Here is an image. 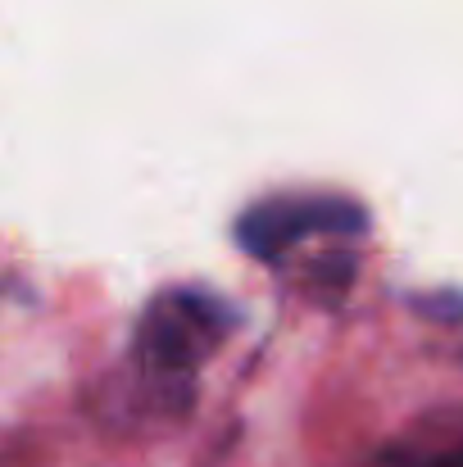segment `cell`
Wrapping results in <instances>:
<instances>
[{"label": "cell", "mask_w": 463, "mask_h": 467, "mask_svg": "<svg viewBox=\"0 0 463 467\" xmlns=\"http://www.w3.org/2000/svg\"><path fill=\"white\" fill-rule=\"evenodd\" d=\"M237 309L205 286H168L137 317L132 372L146 386V404L186 413L200 363L227 340Z\"/></svg>", "instance_id": "cell-1"}, {"label": "cell", "mask_w": 463, "mask_h": 467, "mask_svg": "<svg viewBox=\"0 0 463 467\" xmlns=\"http://www.w3.org/2000/svg\"><path fill=\"white\" fill-rule=\"evenodd\" d=\"M232 236L250 259L278 268L291 250L309 245L313 236H327V241L368 236V209L336 191H287V195H268L241 209Z\"/></svg>", "instance_id": "cell-2"}, {"label": "cell", "mask_w": 463, "mask_h": 467, "mask_svg": "<svg viewBox=\"0 0 463 467\" xmlns=\"http://www.w3.org/2000/svg\"><path fill=\"white\" fill-rule=\"evenodd\" d=\"M354 282V254L350 250H336L327 259H313V268L305 273V291L322 305H336Z\"/></svg>", "instance_id": "cell-3"}, {"label": "cell", "mask_w": 463, "mask_h": 467, "mask_svg": "<svg viewBox=\"0 0 463 467\" xmlns=\"http://www.w3.org/2000/svg\"><path fill=\"white\" fill-rule=\"evenodd\" d=\"M382 467H463V436H450L441 445H405L386 454Z\"/></svg>", "instance_id": "cell-4"}, {"label": "cell", "mask_w": 463, "mask_h": 467, "mask_svg": "<svg viewBox=\"0 0 463 467\" xmlns=\"http://www.w3.org/2000/svg\"><path fill=\"white\" fill-rule=\"evenodd\" d=\"M409 309L427 322H441V327H459L463 322V291H418L409 296Z\"/></svg>", "instance_id": "cell-5"}]
</instances>
